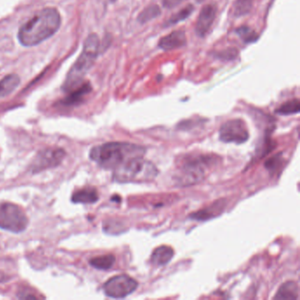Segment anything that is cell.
Instances as JSON below:
<instances>
[{
  "label": "cell",
  "mask_w": 300,
  "mask_h": 300,
  "mask_svg": "<svg viewBox=\"0 0 300 300\" xmlns=\"http://www.w3.org/2000/svg\"><path fill=\"white\" fill-rule=\"evenodd\" d=\"M212 161L210 157L204 156L187 159L180 167L177 182L180 186H189L204 180Z\"/></svg>",
  "instance_id": "cell-5"
},
{
  "label": "cell",
  "mask_w": 300,
  "mask_h": 300,
  "mask_svg": "<svg viewBox=\"0 0 300 300\" xmlns=\"http://www.w3.org/2000/svg\"><path fill=\"white\" fill-rule=\"evenodd\" d=\"M101 50V43L96 34H91L85 40L80 56L68 73L63 85L64 92H69L81 85L83 78L91 69Z\"/></svg>",
  "instance_id": "cell-3"
},
{
  "label": "cell",
  "mask_w": 300,
  "mask_h": 300,
  "mask_svg": "<svg viewBox=\"0 0 300 300\" xmlns=\"http://www.w3.org/2000/svg\"><path fill=\"white\" fill-rule=\"evenodd\" d=\"M173 256V250L168 246H160L152 252L151 262L155 266H164L167 264Z\"/></svg>",
  "instance_id": "cell-14"
},
{
  "label": "cell",
  "mask_w": 300,
  "mask_h": 300,
  "mask_svg": "<svg viewBox=\"0 0 300 300\" xmlns=\"http://www.w3.org/2000/svg\"><path fill=\"white\" fill-rule=\"evenodd\" d=\"M159 173L155 165L143 157L131 159L113 171V179L122 183H142L154 180Z\"/></svg>",
  "instance_id": "cell-4"
},
{
  "label": "cell",
  "mask_w": 300,
  "mask_h": 300,
  "mask_svg": "<svg viewBox=\"0 0 300 300\" xmlns=\"http://www.w3.org/2000/svg\"><path fill=\"white\" fill-rule=\"evenodd\" d=\"M280 159H280L279 155L275 156L273 159H270V160H268V162L266 163V167L270 170L275 169V168L277 167L276 166H279Z\"/></svg>",
  "instance_id": "cell-25"
},
{
  "label": "cell",
  "mask_w": 300,
  "mask_h": 300,
  "mask_svg": "<svg viewBox=\"0 0 300 300\" xmlns=\"http://www.w3.org/2000/svg\"><path fill=\"white\" fill-rule=\"evenodd\" d=\"M187 44V37L184 30H174L159 40V47L164 51L177 50Z\"/></svg>",
  "instance_id": "cell-11"
},
{
  "label": "cell",
  "mask_w": 300,
  "mask_h": 300,
  "mask_svg": "<svg viewBox=\"0 0 300 300\" xmlns=\"http://www.w3.org/2000/svg\"><path fill=\"white\" fill-rule=\"evenodd\" d=\"M182 1L183 0H163V6L167 9H172L179 6Z\"/></svg>",
  "instance_id": "cell-26"
},
{
  "label": "cell",
  "mask_w": 300,
  "mask_h": 300,
  "mask_svg": "<svg viewBox=\"0 0 300 300\" xmlns=\"http://www.w3.org/2000/svg\"><path fill=\"white\" fill-rule=\"evenodd\" d=\"M65 154L66 153L64 149L58 147L44 149L33 160L32 164L30 165L31 172L34 173H39L43 170L59 166L64 160Z\"/></svg>",
  "instance_id": "cell-9"
},
{
  "label": "cell",
  "mask_w": 300,
  "mask_h": 300,
  "mask_svg": "<svg viewBox=\"0 0 300 300\" xmlns=\"http://www.w3.org/2000/svg\"><path fill=\"white\" fill-rule=\"evenodd\" d=\"M92 87L89 83H83L81 85H79L78 88L72 90L69 92V95L62 101V104L64 106H73L81 103L85 95L91 92Z\"/></svg>",
  "instance_id": "cell-12"
},
{
  "label": "cell",
  "mask_w": 300,
  "mask_h": 300,
  "mask_svg": "<svg viewBox=\"0 0 300 300\" xmlns=\"http://www.w3.org/2000/svg\"><path fill=\"white\" fill-rule=\"evenodd\" d=\"M298 297V288L295 282H286L279 288L275 299L296 300Z\"/></svg>",
  "instance_id": "cell-17"
},
{
  "label": "cell",
  "mask_w": 300,
  "mask_h": 300,
  "mask_svg": "<svg viewBox=\"0 0 300 300\" xmlns=\"http://www.w3.org/2000/svg\"><path fill=\"white\" fill-rule=\"evenodd\" d=\"M61 16L56 8H45L38 12L20 28L18 40L25 47L38 45L58 31Z\"/></svg>",
  "instance_id": "cell-1"
},
{
  "label": "cell",
  "mask_w": 300,
  "mask_h": 300,
  "mask_svg": "<svg viewBox=\"0 0 300 300\" xmlns=\"http://www.w3.org/2000/svg\"><path fill=\"white\" fill-rule=\"evenodd\" d=\"M254 0H235L233 4V15L241 17L248 15L253 8Z\"/></svg>",
  "instance_id": "cell-22"
},
{
  "label": "cell",
  "mask_w": 300,
  "mask_h": 300,
  "mask_svg": "<svg viewBox=\"0 0 300 300\" xmlns=\"http://www.w3.org/2000/svg\"><path fill=\"white\" fill-rule=\"evenodd\" d=\"M239 50L236 48H227L226 50L216 53L215 57L220 60L233 61L239 57Z\"/></svg>",
  "instance_id": "cell-24"
},
{
  "label": "cell",
  "mask_w": 300,
  "mask_h": 300,
  "mask_svg": "<svg viewBox=\"0 0 300 300\" xmlns=\"http://www.w3.org/2000/svg\"><path fill=\"white\" fill-rule=\"evenodd\" d=\"M99 200L98 191L94 187H85L76 191L71 196L74 204H94Z\"/></svg>",
  "instance_id": "cell-13"
},
{
  "label": "cell",
  "mask_w": 300,
  "mask_h": 300,
  "mask_svg": "<svg viewBox=\"0 0 300 300\" xmlns=\"http://www.w3.org/2000/svg\"><path fill=\"white\" fill-rule=\"evenodd\" d=\"M29 226V219L20 206L12 203H0V229L11 233L24 232Z\"/></svg>",
  "instance_id": "cell-6"
},
{
  "label": "cell",
  "mask_w": 300,
  "mask_h": 300,
  "mask_svg": "<svg viewBox=\"0 0 300 300\" xmlns=\"http://www.w3.org/2000/svg\"><path fill=\"white\" fill-rule=\"evenodd\" d=\"M160 15H161V8H159L158 5H151L147 8H145L139 14L138 17V22L140 24H145V23L151 22L157 17H159Z\"/></svg>",
  "instance_id": "cell-19"
},
{
  "label": "cell",
  "mask_w": 300,
  "mask_h": 300,
  "mask_svg": "<svg viewBox=\"0 0 300 300\" xmlns=\"http://www.w3.org/2000/svg\"><path fill=\"white\" fill-rule=\"evenodd\" d=\"M224 207L225 206H224L223 202H217L215 204L211 205L209 208L202 210V211L191 214L190 219L199 220V221L208 220V219H211L212 218L217 217V215H219L223 212Z\"/></svg>",
  "instance_id": "cell-16"
},
{
  "label": "cell",
  "mask_w": 300,
  "mask_h": 300,
  "mask_svg": "<svg viewBox=\"0 0 300 300\" xmlns=\"http://www.w3.org/2000/svg\"><path fill=\"white\" fill-rule=\"evenodd\" d=\"M236 33L245 43H255L259 38L257 33L247 26H241L238 28Z\"/></svg>",
  "instance_id": "cell-23"
},
{
  "label": "cell",
  "mask_w": 300,
  "mask_h": 300,
  "mask_svg": "<svg viewBox=\"0 0 300 300\" xmlns=\"http://www.w3.org/2000/svg\"><path fill=\"white\" fill-rule=\"evenodd\" d=\"M89 263L92 267L99 270H108L112 268L116 263V257L113 254H104L92 258L89 261Z\"/></svg>",
  "instance_id": "cell-18"
},
{
  "label": "cell",
  "mask_w": 300,
  "mask_h": 300,
  "mask_svg": "<svg viewBox=\"0 0 300 300\" xmlns=\"http://www.w3.org/2000/svg\"><path fill=\"white\" fill-rule=\"evenodd\" d=\"M145 149L140 145L126 142H111L98 145L90 151V159L103 169L119 168L130 159L144 157Z\"/></svg>",
  "instance_id": "cell-2"
},
{
  "label": "cell",
  "mask_w": 300,
  "mask_h": 300,
  "mask_svg": "<svg viewBox=\"0 0 300 300\" xmlns=\"http://www.w3.org/2000/svg\"><path fill=\"white\" fill-rule=\"evenodd\" d=\"M108 1H110V3H115L117 0H108Z\"/></svg>",
  "instance_id": "cell-27"
},
{
  "label": "cell",
  "mask_w": 300,
  "mask_h": 300,
  "mask_svg": "<svg viewBox=\"0 0 300 300\" xmlns=\"http://www.w3.org/2000/svg\"><path fill=\"white\" fill-rule=\"evenodd\" d=\"M299 110V99H293L282 104L278 109L275 110V113L281 116H289V115L298 113Z\"/></svg>",
  "instance_id": "cell-21"
},
{
  "label": "cell",
  "mask_w": 300,
  "mask_h": 300,
  "mask_svg": "<svg viewBox=\"0 0 300 300\" xmlns=\"http://www.w3.org/2000/svg\"><path fill=\"white\" fill-rule=\"evenodd\" d=\"M196 1H197L198 3H201L204 0H196Z\"/></svg>",
  "instance_id": "cell-28"
},
{
  "label": "cell",
  "mask_w": 300,
  "mask_h": 300,
  "mask_svg": "<svg viewBox=\"0 0 300 300\" xmlns=\"http://www.w3.org/2000/svg\"><path fill=\"white\" fill-rule=\"evenodd\" d=\"M194 6L192 4L187 5V7H185L183 9H181L180 11L176 13L175 15H173L171 18L166 22L164 27H171V26L175 25L179 22L185 21L186 19L188 18L192 13L194 12Z\"/></svg>",
  "instance_id": "cell-20"
},
{
  "label": "cell",
  "mask_w": 300,
  "mask_h": 300,
  "mask_svg": "<svg viewBox=\"0 0 300 300\" xmlns=\"http://www.w3.org/2000/svg\"><path fill=\"white\" fill-rule=\"evenodd\" d=\"M138 286V282L131 276L119 275L108 280L103 285V290L107 296L112 298H124L134 292Z\"/></svg>",
  "instance_id": "cell-7"
},
{
  "label": "cell",
  "mask_w": 300,
  "mask_h": 300,
  "mask_svg": "<svg viewBox=\"0 0 300 300\" xmlns=\"http://www.w3.org/2000/svg\"><path fill=\"white\" fill-rule=\"evenodd\" d=\"M248 138L249 133L247 125L241 119L227 121L219 130V138L224 143L241 145L247 142Z\"/></svg>",
  "instance_id": "cell-8"
},
{
  "label": "cell",
  "mask_w": 300,
  "mask_h": 300,
  "mask_svg": "<svg viewBox=\"0 0 300 300\" xmlns=\"http://www.w3.org/2000/svg\"><path fill=\"white\" fill-rule=\"evenodd\" d=\"M216 18V8L213 5H206L202 8L195 25V33L199 37H205L213 25Z\"/></svg>",
  "instance_id": "cell-10"
},
{
  "label": "cell",
  "mask_w": 300,
  "mask_h": 300,
  "mask_svg": "<svg viewBox=\"0 0 300 300\" xmlns=\"http://www.w3.org/2000/svg\"><path fill=\"white\" fill-rule=\"evenodd\" d=\"M21 78L17 74H8L0 79V98L9 95L18 87Z\"/></svg>",
  "instance_id": "cell-15"
}]
</instances>
